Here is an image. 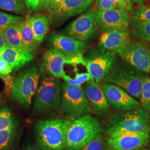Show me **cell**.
<instances>
[{
    "mask_svg": "<svg viewBox=\"0 0 150 150\" xmlns=\"http://www.w3.org/2000/svg\"><path fill=\"white\" fill-rule=\"evenodd\" d=\"M105 131L107 138L129 133L150 132V116L141 106L110 115Z\"/></svg>",
    "mask_w": 150,
    "mask_h": 150,
    "instance_id": "6da1fadb",
    "label": "cell"
},
{
    "mask_svg": "<svg viewBox=\"0 0 150 150\" xmlns=\"http://www.w3.org/2000/svg\"><path fill=\"white\" fill-rule=\"evenodd\" d=\"M41 77L33 103V112L38 115L47 116L59 110L62 95V83L43 70H40Z\"/></svg>",
    "mask_w": 150,
    "mask_h": 150,
    "instance_id": "7a4b0ae2",
    "label": "cell"
},
{
    "mask_svg": "<svg viewBox=\"0 0 150 150\" xmlns=\"http://www.w3.org/2000/svg\"><path fill=\"white\" fill-rule=\"evenodd\" d=\"M102 121L88 114L69 121L65 150H78L99 135L105 129Z\"/></svg>",
    "mask_w": 150,
    "mask_h": 150,
    "instance_id": "3957f363",
    "label": "cell"
},
{
    "mask_svg": "<svg viewBox=\"0 0 150 150\" xmlns=\"http://www.w3.org/2000/svg\"><path fill=\"white\" fill-rule=\"evenodd\" d=\"M68 124L60 117L38 121L34 126L35 145L40 150H65Z\"/></svg>",
    "mask_w": 150,
    "mask_h": 150,
    "instance_id": "277c9868",
    "label": "cell"
},
{
    "mask_svg": "<svg viewBox=\"0 0 150 150\" xmlns=\"http://www.w3.org/2000/svg\"><path fill=\"white\" fill-rule=\"evenodd\" d=\"M148 76L117 57L103 82L119 86L139 101L143 83Z\"/></svg>",
    "mask_w": 150,
    "mask_h": 150,
    "instance_id": "5b68a950",
    "label": "cell"
},
{
    "mask_svg": "<svg viewBox=\"0 0 150 150\" xmlns=\"http://www.w3.org/2000/svg\"><path fill=\"white\" fill-rule=\"evenodd\" d=\"M40 77V70L36 66H32L20 72L12 82V99L26 108H30Z\"/></svg>",
    "mask_w": 150,
    "mask_h": 150,
    "instance_id": "8992f818",
    "label": "cell"
},
{
    "mask_svg": "<svg viewBox=\"0 0 150 150\" xmlns=\"http://www.w3.org/2000/svg\"><path fill=\"white\" fill-rule=\"evenodd\" d=\"M117 53L97 45L83 54L88 72L97 83L103 82L117 57Z\"/></svg>",
    "mask_w": 150,
    "mask_h": 150,
    "instance_id": "52a82bcc",
    "label": "cell"
},
{
    "mask_svg": "<svg viewBox=\"0 0 150 150\" xmlns=\"http://www.w3.org/2000/svg\"><path fill=\"white\" fill-rule=\"evenodd\" d=\"M59 110L71 118L92 113L90 103L81 86L71 85L66 82L62 84Z\"/></svg>",
    "mask_w": 150,
    "mask_h": 150,
    "instance_id": "ba28073f",
    "label": "cell"
},
{
    "mask_svg": "<svg viewBox=\"0 0 150 150\" xmlns=\"http://www.w3.org/2000/svg\"><path fill=\"white\" fill-rule=\"evenodd\" d=\"M95 16L96 10L92 8L87 9L58 32L87 43L97 36Z\"/></svg>",
    "mask_w": 150,
    "mask_h": 150,
    "instance_id": "9c48e42d",
    "label": "cell"
},
{
    "mask_svg": "<svg viewBox=\"0 0 150 150\" xmlns=\"http://www.w3.org/2000/svg\"><path fill=\"white\" fill-rule=\"evenodd\" d=\"M96 25L98 32L114 30H129L132 25V19L124 9L96 10Z\"/></svg>",
    "mask_w": 150,
    "mask_h": 150,
    "instance_id": "30bf717a",
    "label": "cell"
},
{
    "mask_svg": "<svg viewBox=\"0 0 150 150\" xmlns=\"http://www.w3.org/2000/svg\"><path fill=\"white\" fill-rule=\"evenodd\" d=\"M116 53L120 58L135 68L148 75L150 74V48L148 43L132 40Z\"/></svg>",
    "mask_w": 150,
    "mask_h": 150,
    "instance_id": "8fae6325",
    "label": "cell"
},
{
    "mask_svg": "<svg viewBox=\"0 0 150 150\" xmlns=\"http://www.w3.org/2000/svg\"><path fill=\"white\" fill-rule=\"evenodd\" d=\"M92 0H64L48 16L50 26L57 28L70 18L83 13L91 5Z\"/></svg>",
    "mask_w": 150,
    "mask_h": 150,
    "instance_id": "7c38bea8",
    "label": "cell"
},
{
    "mask_svg": "<svg viewBox=\"0 0 150 150\" xmlns=\"http://www.w3.org/2000/svg\"><path fill=\"white\" fill-rule=\"evenodd\" d=\"M101 87L110 107L116 111H123L141 106L139 101L119 86L103 82Z\"/></svg>",
    "mask_w": 150,
    "mask_h": 150,
    "instance_id": "4fadbf2b",
    "label": "cell"
},
{
    "mask_svg": "<svg viewBox=\"0 0 150 150\" xmlns=\"http://www.w3.org/2000/svg\"><path fill=\"white\" fill-rule=\"evenodd\" d=\"M46 43L50 48L56 49L66 56L83 54L88 48L87 43L58 32L49 34Z\"/></svg>",
    "mask_w": 150,
    "mask_h": 150,
    "instance_id": "5bb4252c",
    "label": "cell"
},
{
    "mask_svg": "<svg viewBox=\"0 0 150 150\" xmlns=\"http://www.w3.org/2000/svg\"><path fill=\"white\" fill-rule=\"evenodd\" d=\"M150 132L129 133L106 139L107 146L116 150H138L146 147Z\"/></svg>",
    "mask_w": 150,
    "mask_h": 150,
    "instance_id": "9a60e30c",
    "label": "cell"
},
{
    "mask_svg": "<svg viewBox=\"0 0 150 150\" xmlns=\"http://www.w3.org/2000/svg\"><path fill=\"white\" fill-rule=\"evenodd\" d=\"M83 91L90 103L92 113L96 116L105 117L110 112V106L107 103L101 85L97 83L93 79L86 82Z\"/></svg>",
    "mask_w": 150,
    "mask_h": 150,
    "instance_id": "2e32d148",
    "label": "cell"
},
{
    "mask_svg": "<svg viewBox=\"0 0 150 150\" xmlns=\"http://www.w3.org/2000/svg\"><path fill=\"white\" fill-rule=\"evenodd\" d=\"M65 56L59 50L50 48L42 57L40 70L46 71L56 78H62L65 73L64 70Z\"/></svg>",
    "mask_w": 150,
    "mask_h": 150,
    "instance_id": "e0dca14e",
    "label": "cell"
},
{
    "mask_svg": "<svg viewBox=\"0 0 150 150\" xmlns=\"http://www.w3.org/2000/svg\"><path fill=\"white\" fill-rule=\"evenodd\" d=\"M131 41L129 30H114L102 33L98 45L116 52L127 46Z\"/></svg>",
    "mask_w": 150,
    "mask_h": 150,
    "instance_id": "ac0fdd59",
    "label": "cell"
},
{
    "mask_svg": "<svg viewBox=\"0 0 150 150\" xmlns=\"http://www.w3.org/2000/svg\"><path fill=\"white\" fill-rule=\"evenodd\" d=\"M35 56L17 48L6 46L0 50V58L5 60L12 68L17 71L30 63Z\"/></svg>",
    "mask_w": 150,
    "mask_h": 150,
    "instance_id": "d6986e66",
    "label": "cell"
},
{
    "mask_svg": "<svg viewBox=\"0 0 150 150\" xmlns=\"http://www.w3.org/2000/svg\"><path fill=\"white\" fill-rule=\"evenodd\" d=\"M19 27L22 41L25 51L29 54L36 56L39 51L41 43L35 39L27 18L20 25Z\"/></svg>",
    "mask_w": 150,
    "mask_h": 150,
    "instance_id": "ffe728a7",
    "label": "cell"
},
{
    "mask_svg": "<svg viewBox=\"0 0 150 150\" xmlns=\"http://www.w3.org/2000/svg\"><path fill=\"white\" fill-rule=\"evenodd\" d=\"M27 18L30 23L35 39L41 43L50 28L48 17L42 13H38L28 17Z\"/></svg>",
    "mask_w": 150,
    "mask_h": 150,
    "instance_id": "44dd1931",
    "label": "cell"
},
{
    "mask_svg": "<svg viewBox=\"0 0 150 150\" xmlns=\"http://www.w3.org/2000/svg\"><path fill=\"white\" fill-rule=\"evenodd\" d=\"M19 26L16 25H10L5 29L4 33L6 44L8 47L26 51L22 41Z\"/></svg>",
    "mask_w": 150,
    "mask_h": 150,
    "instance_id": "7402d4cb",
    "label": "cell"
},
{
    "mask_svg": "<svg viewBox=\"0 0 150 150\" xmlns=\"http://www.w3.org/2000/svg\"><path fill=\"white\" fill-rule=\"evenodd\" d=\"M131 37L141 42L150 41V21H135Z\"/></svg>",
    "mask_w": 150,
    "mask_h": 150,
    "instance_id": "603a6c76",
    "label": "cell"
},
{
    "mask_svg": "<svg viewBox=\"0 0 150 150\" xmlns=\"http://www.w3.org/2000/svg\"><path fill=\"white\" fill-rule=\"evenodd\" d=\"M131 0H100L97 10L105 11L109 10L124 9L129 12L132 10Z\"/></svg>",
    "mask_w": 150,
    "mask_h": 150,
    "instance_id": "cb8c5ba5",
    "label": "cell"
},
{
    "mask_svg": "<svg viewBox=\"0 0 150 150\" xmlns=\"http://www.w3.org/2000/svg\"><path fill=\"white\" fill-rule=\"evenodd\" d=\"M18 127L0 131V150H11L18 137Z\"/></svg>",
    "mask_w": 150,
    "mask_h": 150,
    "instance_id": "d4e9b609",
    "label": "cell"
},
{
    "mask_svg": "<svg viewBox=\"0 0 150 150\" xmlns=\"http://www.w3.org/2000/svg\"><path fill=\"white\" fill-rule=\"evenodd\" d=\"M26 8L24 0H0V10L24 15Z\"/></svg>",
    "mask_w": 150,
    "mask_h": 150,
    "instance_id": "484cf974",
    "label": "cell"
},
{
    "mask_svg": "<svg viewBox=\"0 0 150 150\" xmlns=\"http://www.w3.org/2000/svg\"><path fill=\"white\" fill-rule=\"evenodd\" d=\"M17 120L14 114L8 107L0 109V131L17 127Z\"/></svg>",
    "mask_w": 150,
    "mask_h": 150,
    "instance_id": "4316f807",
    "label": "cell"
},
{
    "mask_svg": "<svg viewBox=\"0 0 150 150\" xmlns=\"http://www.w3.org/2000/svg\"><path fill=\"white\" fill-rule=\"evenodd\" d=\"M141 106L150 116V76H148L143 83L139 98Z\"/></svg>",
    "mask_w": 150,
    "mask_h": 150,
    "instance_id": "83f0119b",
    "label": "cell"
},
{
    "mask_svg": "<svg viewBox=\"0 0 150 150\" xmlns=\"http://www.w3.org/2000/svg\"><path fill=\"white\" fill-rule=\"evenodd\" d=\"M26 20L23 16H15L3 12H0V29L5 30L10 25H20Z\"/></svg>",
    "mask_w": 150,
    "mask_h": 150,
    "instance_id": "f1b7e54d",
    "label": "cell"
},
{
    "mask_svg": "<svg viewBox=\"0 0 150 150\" xmlns=\"http://www.w3.org/2000/svg\"><path fill=\"white\" fill-rule=\"evenodd\" d=\"M133 21H150V5L139 4L132 11Z\"/></svg>",
    "mask_w": 150,
    "mask_h": 150,
    "instance_id": "f546056e",
    "label": "cell"
},
{
    "mask_svg": "<svg viewBox=\"0 0 150 150\" xmlns=\"http://www.w3.org/2000/svg\"><path fill=\"white\" fill-rule=\"evenodd\" d=\"M62 78L66 82L75 86H81L82 84L85 83L93 79L88 72L81 74L76 73L74 79H72L70 76H68L64 73Z\"/></svg>",
    "mask_w": 150,
    "mask_h": 150,
    "instance_id": "4dcf8cb0",
    "label": "cell"
},
{
    "mask_svg": "<svg viewBox=\"0 0 150 150\" xmlns=\"http://www.w3.org/2000/svg\"><path fill=\"white\" fill-rule=\"evenodd\" d=\"M106 147V141L104 139L103 134H101L92 139L91 141L78 150H104Z\"/></svg>",
    "mask_w": 150,
    "mask_h": 150,
    "instance_id": "1f68e13d",
    "label": "cell"
},
{
    "mask_svg": "<svg viewBox=\"0 0 150 150\" xmlns=\"http://www.w3.org/2000/svg\"><path fill=\"white\" fill-rule=\"evenodd\" d=\"M65 64H72V65L82 64L86 66V63L83 59V54H72V55L66 56Z\"/></svg>",
    "mask_w": 150,
    "mask_h": 150,
    "instance_id": "d6a6232c",
    "label": "cell"
},
{
    "mask_svg": "<svg viewBox=\"0 0 150 150\" xmlns=\"http://www.w3.org/2000/svg\"><path fill=\"white\" fill-rule=\"evenodd\" d=\"M12 68L5 60L0 58V75L5 76L8 75L12 71Z\"/></svg>",
    "mask_w": 150,
    "mask_h": 150,
    "instance_id": "836d02e7",
    "label": "cell"
},
{
    "mask_svg": "<svg viewBox=\"0 0 150 150\" xmlns=\"http://www.w3.org/2000/svg\"><path fill=\"white\" fill-rule=\"evenodd\" d=\"M30 13H33L38 11V6L40 0H24Z\"/></svg>",
    "mask_w": 150,
    "mask_h": 150,
    "instance_id": "e575fe53",
    "label": "cell"
},
{
    "mask_svg": "<svg viewBox=\"0 0 150 150\" xmlns=\"http://www.w3.org/2000/svg\"><path fill=\"white\" fill-rule=\"evenodd\" d=\"M64 0H50L48 7L47 8V13L49 14H51L52 12H53L54 10L61 4V3Z\"/></svg>",
    "mask_w": 150,
    "mask_h": 150,
    "instance_id": "d590c367",
    "label": "cell"
},
{
    "mask_svg": "<svg viewBox=\"0 0 150 150\" xmlns=\"http://www.w3.org/2000/svg\"><path fill=\"white\" fill-rule=\"evenodd\" d=\"M21 150H40L35 143H33L30 139L25 141L22 146Z\"/></svg>",
    "mask_w": 150,
    "mask_h": 150,
    "instance_id": "8d00e7d4",
    "label": "cell"
},
{
    "mask_svg": "<svg viewBox=\"0 0 150 150\" xmlns=\"http://www.w3.org/2000/svg\"><path fill=\"white\" fill-rule=\"evenodd\" d=\"M50 0H40L38 6V11H43L47 10Z\"/></svg>",
    "mask_w": 150,
    "mask_h": 150,
    "instance_id": "74e56055",
    "label": "cell"
},
{
    "mask_svg": "<svg viewBox=\"0 0 150 150\" xmlns=\"http://www.w3.org/2000/svg\"><path fill=\"white\" fill-rule=\"evenodd\" d=\"M4 30L0 29V50L5 48L6 47L5 38H4Z\"/></svg>",
    "mask_w": 150,
    "mask_h": 150,
    "instance_id": "f35d334b",
    "label": "cell"
},
{
    "mask_svg": "<svg viewBox=\"0 0 150 150\" xmlns=\"http://www.w3.org/2000/svg\"><path fill=\"white\" fill-rule=\"evenodd\" d=\"M131 1L134 2L135 3H137L138 4H142L148 0H131Z\"/></svg>",
    "mask_w": 150,
    "mask_h": 150,
    "instance_id": "ab89813d",
    "label": "cell"
},
{
    "mask_svg": "<svg viewBox=\"0 0 150 150\" xmlns=\"http://www.w3.org/2000/svg\"><path fill=\"white\" fill-rule=\"evenodd\" d=\"M146 147L148 149L150 150V134H149V141H148V144H147V145Z\"/></svg>",
    "mask_w": 150,
    "mask_h": 150,
    "instance_id": "60d3db41",
    "label": "cell"
},
{
    "mask_svg": "<svg viewBox=\"0 0 150 150\" xmlns=\"http://www.w3.org/2000/svg\"><path fill=\"white\" fill-rule=\"evenodd\" d=\"M138 150H150L149 149H148L147 148H146V147H142V148H141V149H139Z\"/></svg>",
    "mask_w": 150,
    "mask_h": 150,
    "instance_id": "b9f144b4",
    "label": "cell"
},
{
    "mask_svg": "<svg viewBox=\"0 0 150 150\" xmlns=\"http://www.w3.org/2000/svg\"><path fill=\"white\" fill-rule=\"evenodd\" d=\"M104 150H111V148H110V147H108V146H107V147H106V149Z\"/></svg>",
    "mask_w": 150,
    "mask_h": 150,
    "instance_id": "7bdbcfd3",
    "label": "cell"
},
{
    "mask_svg": "<svg viewBox=\"0 0 150 150\" xmlns=\"http://www.w3.org/2000/svg\"><path fill=\"white\" fill-rule=\"evenodd\" d=\"M149 42V43H148V45H149V48H150V42Z\"/></svg>",
    "mask_w": 150,
    "mask_h": 150,
    "instance_id": "ee69618b",
    "label": "cell"
},
{
    "mask_svg": "<svg viewBox=\"0 0 150 150\" xmlns=\"http://www.w3.org/2000/svg\"><path fill=\"white\" fill-rule=\"evenodd\" d=\"M94 1H95L96 2H97H97H98V1H100V0H94Z\"/></svg>",
    "mask_w": 150,
    "mask_h": 150,
    "instance_id": "f6af8a7d",
    "label": "cell"
},
{
    "mask_svg": "<svg viewBox=\"0 0 150 150\" xmlns=\"http://www.w3.org/2000/svg\"><path fill=\"white\" fill-rule=\"evenodd\" d=\"M0 77H1V78H3V76H2V75H0Z\"/></svg>",
    "mask_w": 150,
    "mask_h": 150,
    "instance_id": "bcb514c9",
    "label": "cell"
},
{
    "mask_svg": "<svg viewBox=\"0 0 150 150\" xmlns=\"http://www.w3.org/2000/svg\"><path fill=\"white\" fill-rule=\"evenodd\" d=\"M111 150H113V149H111Z\"/></svg>",
    "mask_w": 150,
    "mask_h": 150,
    "instance_id": "7dc6e473",
    "label": "cell"
}]
</instances>
